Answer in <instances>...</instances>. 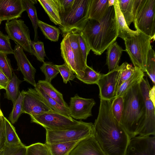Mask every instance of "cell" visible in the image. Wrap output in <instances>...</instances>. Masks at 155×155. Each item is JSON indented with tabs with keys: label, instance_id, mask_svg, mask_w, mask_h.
I'll return each instance as SVG.
<instances>
[{
	"label": "cell",
	"instance_id": "cell-1",
	"mask_svg": "<svg viewBox=\"0 0 155 155\" xmlns=\"http://www.w3.org/2000/svg\"><path fill=\"white\" fill-rule=\"evenodd\" d=\"M111 102L100 99L98 116L93 124V135L106 155H125L130 139L113 116Z\"/></svg>",
	"mask_w": 155,
	"mask_h": 155
},
{
	"label": "cell",
	"instance_id": "cell-2",
	"mask_svg": "<svg viewBox=\"0 0 155 155\" xmlns=\"http://www.w3.org/2000/svg\"><path fill=\"white\" fill-rule=\"evenodd\" d=\"M81 32L91 50L96 55H101L118 37L114 5L109 7L100 22L89 19Z\"/></svg>",
	"mask_w": 155,
	"mask_h": 155
},
{
	"label": "cell",
	"instance_id": "cell-3",
	"mask_svg": "<svg viewBox=\"0 0 155 155\" xmlns=\"http://www.w3.org/2000/svg\"><path fill=\"white\" fill-rule=\"evenodd\" d=\"M140 83L132 87L122 96L124 108L120 124L130 139L137 136L145 120V108Z\"/></svg>",
	"mask_w": 155,
	"mask_h": 155
},
{
	"label": "cell",
	"instance_id": "cell-4",
	"mask_svg": "<svg viewBox=\"0 0 155 155\" xmlns=\"http://www.w3.org/2000/svg\"><path fill=\"white\" fill-rule=\"evenodd\" d=\"M133 22L136 30L154 40L155 0H135Z\"/></svg>",
	"mask_w": 155,
	"mask_h": 155
},
{
	"label": "cell",
	"instance_id": "cell-5",
	"mask_svg": "<svg viewBox=\"0 0 155 155\" xmlns=\"http://www.w3.org/2000/svg\"><path fill=\"white\" fill-rule=\"evenodd\" d=\"M152 37L139 31L134 36L125 39L124 50L129 55L134 67L146 72V64L149 51L152 47Z\"/></svg>",
	"mask_w": 155,
	"mask_h": 155
},
{
	"label": "cell",
	"instance_id": "cell-6",
	"mask_svg": "<svg viewBox=\"0 0 155 155\" xmlns=\"http://www.w3.org/2000/svg\"><path fill=\"white\" fill-rule=\"evenodd\" d=\"M93 124L81 120L79 123L57 130H46L45 143L51 144L79 141L93 134Z\"/></svg>",
	"mask_w": 155,
	"mask_h": 155
},
{
	"label": "cell",
	"instance_id": "cell-7",
	"mask_svg": "<svg viewBox=\"0 0 155 155\" xmlns=\"http://www.w3.org/2000/svg\"><path fill=\"white\" fill-rule=\"evenodd\" d=\"M90 0H74L71 9L61 19L59 25L63 35L72 31H82L88 20Z\"/></svg>",
	"mask_w": 155,
	"mask_h": 155
},
{
	"label": "cell",
	"instance_id": "cell-8",
	"mask_svg": "<svg viewBox=\"0 0 155 155\" xmlns=\"http://www.w3.org/2000/svg\"><path fill=\"white\" fill-rule=\"evenodd\" d=\"M70 116L53 110L31 117V123L39 124L46 130H57L66 128L79 123Z\"/></svg>",
	"mask_w": 155,
	"mask_h": 155
},
{
	"label": "cell",
	"instance_id": "cell-9",
	"mask_svg": "<svg viewBox=\"0 0 155 155\" xmlns=\"http://www.w3.org/2000/svg\"><path fill=\"white\" fill-rule=\"evenodd\" d=\"M5 28L10 39L32 54L30 31L24 21L16 19L7 21Z\"/></svg>",
	"mask_w": 155,
	"mask_h": 155
},
{
	"label": "cell",
	"instance_id": "cell-10",
	"mask_svg": "<svg viewBox=\"0 0 155 155\" xmlns=\"http://www.w3.org/2000/svg\"><path fill=\"white\" fill-rule=\"evenodd\" d=\"M140 86L144 103L146 117L144 125L137 136H155V106L149 96V92L151 87L147 78H143L140 83Z\"/></svg>",
	"mask_w": 155,
	"mask_h": 155
},
{
	"label": "cell",
	"instance_id": "cell-11",
	"mask_svg": "<svg viewBox=\"0 0 155 155\" xmlns=\"http://www.w3.org/2000/svg\"><path fill=\"white\" fill-rule=\"evenodd\" d=\"M51 110L35 88H30L27 91H25L23 113L28 114L32 117Z\"/></svg>",
	"mask_w": 155,
	"mask_h": 155
},
{
	"label": "cell",
	"instance_id": "cell-12",
	"mask_svg": "<svg viewBox=\"0 0 155 155\" xmlns=\"http://www.w3.org/2000/svg\"><path fill=\"white\" fill-rule=\"evenodd\" d=\"M96 102L93 98H85L76 94L71 98L69 106L70 116L76 120H85L92 116V109Z\"/></svg>",
	"mask_w": 155,
	"mask_h": 155
},
{
	"label": "cell",
	"instance_id": "cell-13",
	"mask_svg": "<svg viewBox=\"0 0 155 155\" xmlns=\"http://www.w3.org/2000/svg\"><path fill=\"white\" fill-rule=\"evenodd\" d=\"M125 155H155V137L136 136L130 139Z\"/></svg>",
	"mask_w": 155,
	"mask_h": 155
},
{
	"label": "cell",
	"instance_id": "cell-14",
	"mask_svg": "<svg viewBox=\"0 0 155 155\" xmlns=\"http://www.w3.org/2000/svg\"><path fill=\"white\" fill-rule=\"evenodd\" d=\"M118 67L106 74H101L97 84L99 89L100 99L111 100L116 97Z\"/></svg>",
	"mask_w": 155,
	"mask_h": 155
},
{
	"label": "cell",
	"instance_id": "cell-15",
	"mask_svg": "<svg viewBox=\"0 0 155 155\" xmlns=\"http://www.w3.org/2000/svg\"><path fill=\"white\" fill-rule=\"evenodd\" d=\"M13 54L18 66L17 70L22 73L25 81L35 87L36 84L35 80L36 70L27 58L23 49L16 45L14 49Z\"/></svg>",
	"mask_w": 155,
	"mask_h": 155
},
{
	"label": "cell",
	"instance_id": "cell-16",
	"mask_svg": "<svg viewBox=\"0 0 155 155\" xmlns=\"http://www.w3.org/2000/svg\"><path fill=\"white\" fill-rule=\"evenodd\" d=\"M68 155H106L93 134L80 140Z\"/></svg>",
	"mask_w": 155,
	"mask_h": 155
},
{
	"label": "cell",
	"instance_id": "cell-17",
	"mask_svg": "<svg viewBox=\"0 0 155 155\" xmlns=\"http://www.w3.org/2000/svg\"><path fill=\"white\" fill-rule=\"evenodd\" d=\"M25 11L22 0H0V20L2 21L17 19Z\"/></svg>",
	"mask_w": 155,
	"mask_h": 155
},
{
	"label": "cell",
	"instance_id": "cell-18",
	"mask_svg": "<svg viewBox=\"0 0 155 155\" xmlns=\"http://www.w3.org/2000/svg\"><path fill=\"white\" fill-rule=\"evenodd\" d=\"M63 39L61 43V54L65 63L73 71L76 76L82 77L84 69L75 56L69 44L66 35H63Z\"/></svg>",
	"mask_w": 155,
	"mask_h": 155
},
{
	"label": "cell",
	"instance_id": "cell-19",
	"mask_svg": "<svg viewBox=\"0 0 155 155\" xmlns=\"http://www.w3.org/2000/svg\"><path fill=\"white\" fill-rule=\"evenodd\" d=\"M114 6L118 28V37L124 40L127 38L138 34L139 31L133 30L127 26L120 10L118 0H114Z\"/></svg>",
	"mask_w": 155,
	"mask_h": 155
},
{
	"label": "cell",
	"instance_id": "cell-20",
	"mask_svg": "<svg viewBox=\"0 0 155 155\" xmlns=\"http://www.w3.org/2000/svg\"><path fill=\"white\" fill-rule=\"evenodd\" d=\"M109 7L108 0H90L88 19L100 22L105 16Z\"/></svg>",
	"mask_w": 155,
	"mask_h": 155
},
{
	"label": "cell",
	"instance_id": "cell-21",
	"mask_svg": "<svg viewBox=\"0 0 155 155\" xmlns=\"http://www.w3.org/2000/svg\"><path fill=\"white\" fill-rule=\"evenodd\" d=\"M106 64L109 71H112L119 66L120 59L124 50L115 41L107 48Z\"/></svg>",
	"mask_w": 155,
	"mask_h": 155
},
{
	"label": "cell",
	"instance_id": "cell-22",
	"mask_svg": "<svg viewBox=\"0 0 155 155\" xmlns=\"http://www.w3.org/2000/svg\"><path fill=\"white\" fill-rule=\"evenodd\" d=\"M51 21L56 25H60L61 21L57 0H38Z\"/></svg>",
	"mask_w": 155,
	"mask_h": 155
},
{
	"label": "cell",
	"instance_id": "cell-23",
	"mask_svg": "<svg viewBox=\"0 0 155 155\" xmlns=\"http://www.w3.org/2000/svg\"><path fill=\"white\" fill-rule=\"evenodd\" d=\"M136 67V70L133 75L118 88L116 97L122 96L130 88L140 83L143 78L145 75L144 72L139 68Z\"/></svg>",
	"mask_w": 155,
	"mask_h": 155
},
{
	"label": "cell",
	"instance_id": "cell-24",
	"mask_svg": "<svg viewBox=\"0 0 155 155\" xmlns=\"http://www.w3.org/2000/svg\"><path fill=\"white\" fill-rule=\"evenodd\" d=\"M64 34L66 35L68 38L69 44L71 49L84 70L87 65V63L84 61L80 49L78 31H72L68 32Z\"/></svg>",
	"mask_w": 155,
	"mask_h": 155
},
{
	"label": "cell",
	"instance_id": "cell-25",
	"mask_svg": "<svg viewBox=\"0 0 155 155\" xmlns=\"http://www.w3.org/2000/svg\"><path fill=\"white\" fill-rule=\"evenodd\" d=\"M4 121L6 147H16L24 145L18 137L15 127L5 117Z\"/></svg>",
	"mask_w": 155,
	"mask_h": 155
},
{
	"label": "cell",
	"instance_id": "cell-26",
	"mask_svg": "<svg viewBox=\"0 0 155 155\" xmlns=\"http://www.w3.org/2000/svg\"><path fill=\"white\" fill-rule=\"evenodd\" d=\"M47 94L56 101L60 105L69 107L64 101L62 94L57 90L51 84L45 80H39L36 83Z\"/></svg>",
	"mask_w": 155,
	"mask_h": 155
},
{
	"label": "cell",
	"instance_id": "cell-27",
	"mask_svg": "<svg viewBox=\"0 0 155 155\" xmlns=\"http://www.w3.org/2000/svg\"><path fill=\"white\" fill-rule=\"evenodd\" d=\"M35 88L38 92L52 110L70 116L69 107L60 105L56 101L50 97L44 92L41 88L37 84Z\"/></svg>",
	"mask_w": 155,
	"mask_h": 155
},
{
	"label": "cell",
	"instance_id": "cell-28",
	"mask_svg": "<svg viewBox=\"0 0 155 155\" xmlns=\"http://www.w3.org/2000/svg\"><path fill=\"white\" fill-rule=\"evenodd\" d=\"M79 141L49 144L45 143L48 147L51 155H68Z\"/></svg>",
	"mask_w": 155,
	"mask_h": 155
},
{
	"label": "cell",
	"instance_id": "cell-29",
	"mask_svg": "<svg viewBox=\"0 0 155 155\" xmlns=\"http://www.w3.org/2000/svg\"><path fill=\"white\" fill-rule=\"evenodd\" d=\"M25 11L31 22L35 32L34 41L38 40V18L35 7L34 4L37 3V1L34 0H22Z\"/></svg>",
	"mask_w": 155,
	"mask_h": 155
},
{
	"label": "cell",
	"instance_id": "cell-30",
	"mask_svg": "<svg viewBox=\"0 0 155 155\" xmlns=\"http://www.w3.org/2000/svg\"><path fill=\"white\" fill-rule=\"evenodd\" d=\"M120 10L127 26L133 22L135 0H118Z\"/></svg>",
	"mask_w": 155,
	"mask_h": 155
},
{
	"label": "cell",
	"instance_id": "cell-31",
	"mask_svg": "<svg viewBox=\"0 0 155 155\" xmlns=\"http://www.w3.org/2000/svg\"><path fill=\"white\" fill-rule=\"evenodd\" d=\"M21 82L13 72L12 78L10 80L5 89L7 98L11 101L13 104L17 98L20 92L19 85Z\"/></svg>",
	"mask_w": 155,
	"mask_h": 155
},
{
	"label": "cell",
	"instance_id": "cell-32",
	"mask_svg": "<svg viewBox=\"0 0 155 155\" xmlns=\"http://www.w3.org/2000/svg\"><path fill=\"white\" fill-rule=\"evenodd\" d=\"M38 26L45 38L51 41H58L60 33V30L55 26L50 25L39 20Z\"/></svg>",
	"mask_w": 155,
	"mask_h": 155
},
{
	"label": "cell",
	"instance_id": "cell-33",
	"mask_svg": "<svg viewBox=\"0 0 155 155\" xmlns=\"http://www.w3.org/2000/svg\"><path fill=\"white\" fill-rule=\"evenodd\" d=\"M136 68V67L132 66L127 62H124L119 66L117 91L120 85L134 73Z\"/></svg>",
	"mask_w": 155,
	"mask_h": 155
},
{
	"label": "cell",
	"instance_id": "cell-34",
	"mask_svg": "<svg viewBox=\"0 0 155 155\" xmlns=\"http://www.w3.org/2000/svg\"><path fill=\"white\" fill-rule=\"evenodd\" d=\"M25 91L20 92L18 96L13 104V107L9 117V120L12 124H14L18 120L21 115L23 113V101Z\"/></svg>",
	"mask_w": 155,
	"mask_h": 155
},
{
	"label": "cell",
	"instance_id": "cell-35",
	"mask_svg": "<svg viewBox=\"0 0 155 155\" xmlns=\"http://www.w3.org/2000/svg\"><path fill=\"white\" fill-rule=\"evenodd\" d=\"M83 76L76 78L82 82L87 84H97L101 74L98 72L91 67L87 65L84 71Z\"/></svg>",
	"mask_w": 155,
	"mask_h": 155
},
{
	"label": "cell",
	"instance_id": "cell-36",
	"mask_svg": "<svg viewBox=\"0 0 155 155\" xmlns=\"http://www.w3.org/2000/svg\"><path fill=\"white\" fill-rule=\"evenodd\" d=\"M25 155H51V154L45 143L38 142L26 146Z\"/></svg>",
	"mask_w": 155,
	"mask_h": 155
},
{
	"label": "cell",
	"instance_id": "cell-37",
	"mask_svg": "<svg viewBox=\"0 0 155 155\" xmlns=\"http://www.w3.org/2000/svg\"><path fill=\"white\" fill-rule=\"evenodd\" d=\"M40 69L45 76V80L50 83L59 73L55 65L51 62H44L40 67Z\"/></svg>",
	"mask_w": 155,
	"mask_h": 155
},
{
	"label": "cell",
	"instance_id": "cell-38",
	"mask_svg": "<svg viewBox=\"0 0 155 155\" xmlns=\"http://www.w3.org/2000/svg\"><path fill=\"white\" fill-rule=\"evenodd\" d=\"M124 108L122 96L116 97L112 100L111 110L114 118L120 123Z\"/></svg>",
	"mask_w": 155,
	"mask_h": 155
},
{
	"label": "cell",
	"instance_id": "cell-39",
	"mask_svg": "<svg viewBox=\"0 0 155 155\" xmlns=\"http://www.w3.org/2000/svg\"><path fill=\"white\" fill-rule=\"evenodd\" d=\"M154 85L155 83V54L152 47L150 49L146 64V72Z\"/></svg>",
	"mask_w": 155,
	"mask_h": 155
},
{
	"label": "cell",
	"instance_id": "cell-40",
	"mask_svg": "<svg viewBox=\"0 0 155 155\" xmlns=\"http://www.w3.org/2000/svg\"><path fill=\"white\" fill-rule=\"evenodd\" d=\"M32 54L39 61L44 62L46 56L43 43L40 41H31V44Z\"/></svg>",
	"mask_w": 155,
	"mask_h": 155
},
{
	"label": "cell",
	"instance_id": "cell-41",
	"mask_svg": "<svg viewBox=\"0 0 155 155\" xmlns=\"http://www.w3.org/2000/svg\"><path fill=\"white\" fill-rule=\"evenodd\" d=\"M0 70L9 79L13 77L12 68L7 54L0 52Z\"/></svg>",
	"mask_w": 155,
	"mask_h": 155
},
{
	"label": "cell",
	"instance_id": "cell-42",
	"mask_svg": "<svg viewBox=\"0 0 155 155\" xmlns=\"http://www.w3.org/2000/svg\"><path fill=\"white\" fill-rule=\"evenodd\" d=\"M62 77L63 82L66 84L71 80H73L75 78V74L73 71L65 63L61 65H55Z\"/></svg>",
	"mask_w": 155,
	"mask_h": 155
},
{
	"label": "cell",
	"instance_id": "cell-43",
	"mask_svg": "<svg viewBox=\"0 0 155 155\" xmlns=\"http://www.w3.org/2000/svg\"><path fill=\"white\" fill-rule=\"evenodd\" d=\"M10 38L8 35H5L0 31V52L7 54H14L10 42Z\"/></svg>",
	"mask_w": 155,
	"mask_h": 155
},
{
	"label": "cell",
	"instance_id": "cell-44",
	"mask_svg": "<svg viewBox=\"0 0 155 155\" xmlns=\"http://www.w3.org/2000/svg\"><path fill=\"white\" fill-rule=\"evenodd\" d=\"M57 1L58 10L61 19L71 10L74 0H57Z\"/></svg>",
	"mask_w": 155,
	"mask_h": 155
},
{
	"label": "cell",
	"instance_id": "cell-45",
	"mask_svg": "<svg viewBox=\"0 0 155 155\" xmlns=\"http://www.w3.org/2000/svg\"><path fill=\"white\" fill-rule=\"evenodd\" d=\"M26 146L25 145L13 147H6L3 155H25Z\"/></svg>",
	"mask_w": 155,
	"mask_h": 155
},
{
	"label": "cell",
	"instance_id": "cell-46",
	"mask_svg": "<svg viewBox=\"0 0 155 155\" xmlns=\"http://www.w3.org/2000/svg\"><path fill=\"white\" fill-rule=\"evenodd\" d=\"M78 31L80 49L82 54L84 61L87 63V56L89 54L91 49L83 37L81 31Z\"/></svg>",
	"mask_w": 155,
	"mask_h": 155
},
{
	"label": "cell",
	"instance_id": "cell-47",
	"mask_svg": "<svg viewBox=\"0 0 155 155\" xmlns=\"http://www.w3.org/2000/svg\"><path fill=\"white\" fill-rule=\"evenodd\" d=\"M4 117L3 115L0 119V151L3 150L6 147Z\"/></svg>",
	"mask_w": 155,
	"mask_h": 155
},
{
	"label": "cell",
	"instance_id": "cell-48",
	"mask_svg": "<svg viewBox=\"0 0 155 155\" xmlns=\"http://www.w3.org/2000/svg\"><path fill=\"white\" fill-rule=\"evenodd\" d=\"M10 80L0 70V90L5 89Z\"/></svg>",
	"mask_w": 155,
	"mask_h": 155
},
{
	"label": "cell",
	"instance_id": "cell-49",
	"mask_svg": "<svg viewBox=\"0 0 155 155\" xmlns=\"http://www.w3.org/2000/svg\"><path fill=\"white\" fill-rule=\"evenodd\" d=\"M155 86L153 85V87L150 88L149 92V96L150 99L153 102V105H155Z\"/></svg>",
	"mask_w": 155,
	"mask_h": 155
},
{
	"label": "cell",
	"instance_id": "cell-50",
	"mask_svg": "<svg viewBox=\"0 0 155 155\" xmlns=\"http://www.w3.org/2000/svg\"><path fill=\"white\" fill-rule=\"evenodd\" d=\"M109 7L114 5V0H108Z\"/></svg>",
	"mask_w": 155,
	"mask_h": 155
},
{
	"label": "cell",
	"instance_id": "cell-51",
	"mask_svg": "<svg viewBox=\"0 0 155 155\" xmlns=\"http://www.w3.org/2000/svg\"><path fill=\"white\" fill-rule=\"evenodd\" d=\"M4 153V150H3L0 151V155H3Z\"/></svg>",
	"mask_w": 155,
	"mask_h": 155
},
{
	"label": "cell",
	"instance_id": "cell-52",
	"mask_svg": "<svg viewBox=\"0 0 155 155\" xmlns=\"http://www.w3.org/2000/svg\"><path fill=\"white\" fill-rule=\"evenodd\" d=\"M3 114L2 111V110L0 111V119L2 115H3Z\"/></svg>",
	"mask_w": 155,
	"mask_h": 155
},
{
	"label": "cell",
	"instance_id": "cell-53",
	"mask_svg": "<svg viewBox=\"0 0 155 155\" xmlns=\"http://www.w3.org/2000/svg\"><path fill=\"white\" fill-rule=\"evenodd\" d=\"M2 21L1 20H0V25Z\"/></svg>",
	"mask_w": 155,
	"mask_h": 155
},
{
	"label": "cell",
	"instance_id": "cell-54",
	"mask_svg": "<svg viewBox=\"0 0 155 155\" xmlns=\"http://www.w3.org/2000/svg\"><path fill=\"white\" fill-rule=\"evenodd\" d=\"M1 110V108H0V111Z\"/></svg>",
	"mask_w": 155,
	"mask_h": 155
}]
</instances>
